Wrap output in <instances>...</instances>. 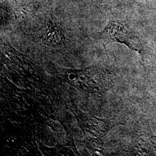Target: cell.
<instances>
[{"label": "cell", "instance_id": "obj_1", "mask_svg": "<svg viewBox=\"0 0 156 156\" xmlns=\"http://www.w3.org/2000/svg\"><path fill=\"white\" fill-rule=\"evenodd\" d=\"M104 32L113 41L124 44L132 49L138 51L141 55H144L141 41L123 24L119 22L111 23L108 25Z\"/></svg>", "mask_w": 156, "mask_h": 156}]
</instances>
